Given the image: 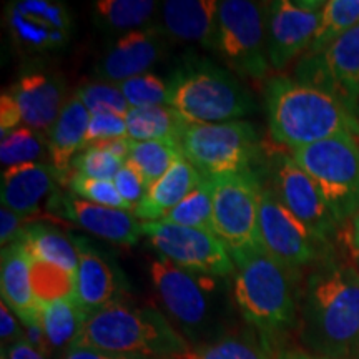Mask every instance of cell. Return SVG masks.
<instances>
[{"label":"cell","mask_w":359,"mask_h":359,"mask_svg":"<svg viewBox=\"0 0 359 359\" xmlns=\"http://www.w3.org/2000/svg\"><path fill=\"white\" fill-rule=\"evenodd\" d=\"M304 351L327 359H359V271L325 263L309 273L298 304Z\"/></svg>","instance_id":"obj_1"},{"label":"cell","mask_w":359,"mask_h":359,"mask_svg":"<svg viewBox=\"0 0 359 359\" xmlns=\"http://www.w3.org/2000/svg\"><path fill=\"white\" fill-rule=\"evenodd\" d=\"M150 276L165 309L187 341L201 346L231 334L235 298L233 288H228V278L190 271L163 258L151 262Z\"/></svg>","instance_id":"obj_2"},{"label":"cell","mask_w":359,"mask_h":359,"mask_svg":"<svg viewBox=\"0 0 359 359\" xmlns=\"http://www.w3.org/2000/svg\"><path fill=\"white\" fill-rule=\"evenodd\" d=\"M268 130L271 140L291 150L336 135L359 137V122L338 98L298 80L276 75L264 88Z\"/></svg>","instance_id":"obj_3"},{"label":"cell","mask_w":359,"mask_h":359,"mask_svg":"<svg viewBox=\"0 0 359 359\" xmlns=\"http://www.w3.org/2000/svg\"><path fill=\"white\" fill-rule=\"evenodd\" d=\"M72 348H92L138 359H175L191 349L154 306L114 303L90 313Z\"/></svg>","instance_id":"obj_4"},{"label":"cell","mask_w":359,"mask_h":359,"mask_svg":"<svg viewBox=\"0 0 359 359\" xmlns=\"http://www.w3.org/2000/svg\"><path fill=\"white\" fill-rule=\"evenodd\" d=\"M228 253L235 263L233 298L245 321L264 338L291 330L298 323V303L288 268L263 246Z\"/></svg>","instance_id":"obj_5"},{"label":"cell","mask_w":359,"mask_h":359,"mask_svg":"<svg viewBox=\"0 0 359 359\" xmlns=\"http://www.w3.org/2000/svg\"><path fill=\"white\" fill-rule=\"evenodd\" d=\"M170 107L190 123L233 122L255 110V100L230 72L203 60L190 58L173 72Z\"/></svg>","instance_id":"obj_6"},{"label":"cell","mask_w":359,"mask_h":359,"mask_svg":"<svg viewBox=\"0 0 359 359\" xmlns=\"http://www.w3.org/2000/svg\"><path fill=\"white\" fill-rule=\"evenodd\" d=\"M321 191L338 223L359 213V142L353 133L336 135L290 151Z\"/></svg>","instance_id":"obj_7"},{"label":"cell","mask_w":359,"mask_h":359,"mask_svg":"<svg viewBox=\"0 0 359 359\" xmlns=\"http://www.w3.org/2000/svg\"><path fill=\"white\" fill-rule=\"evenodd\" d=\"M178 148L205 178L253 172L262 142L255 127L243 120L223 123H187Z\"/></svg>","instance_id":"obj_8"},{"label":"cell","mask_w":359,"mask_h":359,"mask_svg":"<svg viewBox=\"0 0 359 359\" xmlns=\"http://www.w3.org/2000/svg\"><path fill=\"white\" fill-rule=\"evenodd\" d=\"M268 4L250 0L218 2L217 45L215 50L241 77H266L268 62Z\"/></svg>","instance_id":"obj_9"},{"label":"cell","mask_w":359,"mask_h":359,"mask_svg":"<svg viewBox=\"0 0 359 359\" xmlns=\"http://www.w3.org/2000/svg\"><path fill=\"white\" fill-rule=\"evenodd\" d=\"M213 180V231L228 251L259 248V196L263 185L255 172Z\"/></svg>","instance_id":"obj_10"},{"label":"cell","mask_w":359,"mask_h":359,"mask_svg":"<svg viewBox=\"0 0 359 359\" xmlns=\"http://www.w3.org/2000/svg\"><path fill=\"white\" fill-rule=\"evenodd\" d=\"M142 231L160 258L180 268L222 278L235 275L226 246L212 231L163 222L142 223Z\"/></svg>","instance_id":"obj_11"},{"label":"cell","mask_w":359,"mask_h":359,"mask_svg":"<svg viewBox=\"0 0 359 359\" xmlns=\"http://www.w3.org/2000/svg\"><path fill=\"white\" fill-rule=\"evenodd\" d=\"M293 79L331 93L354 115L359 100V25L323 52L302 57Z\"/></svg>","instance_id":"obj_12"},{"label":"cell","mask_w":359,"mask_h":359,"mask_svg":"<svg viewBox=\"0 0 359 359\" xmlns=\"http://www.w3.org/2000/svg\"><path fill=\"white\" fill-rule=\"evenodd\" d=\"M12 42L22 52H57L69 43L72 15L65 4L52 0H17L6 8Z\"/></svg>","instance_id":"obj_13"},{"label":"cell","mask_w":359,"mask_h":359,"mask_svg":"<svg viewBox=\"0 0 359 359\" xmlns=\"http://www.w3.org/2000/svg\"><path fill=\"white\" fill-rule=\"evenodd\" d=\"M259 235L263 248L288 269L311 264L323 245L269 187L259 196Z\"/></svg>","instance_id":"obj_14"},{"label":"cell","mask_w":359,"mask_h":359,"mask_svg":"<svg viewBox=\"0 0 359 359\" xmlns=\"http://www.w3.org/2000/svg\"><path fill=\"white\" fill-rule=\"evenodd\" d=\"M325 2L320 0H280L268 2V62L283 70L296 57L304 55L321 20Z\"/></svg>","instance_id":"obj_15"},{"label":"cell","mask_w":359,"mask_h":359,"mask_svg":"<svg viewBox=\"0 0 359 359\" xmlns=\"http://www.w3.org/2000/svg\"><path fill=\"white\" fill-rule=\"evenodd\" d=\"M271 190L281 203L325 245L338 222L308 173L296 163L291 154H278L271 161Z\"/></svg>","instance_id":"obj_16"},{"label":"cell","mask_w":359,"mask_h":359,"mask_svg":"<svg viewBox=\"0 0 359 359\" xmlns=\"http://www.w3.org/2000/svg\"><path fill=\"white\" fill-rule=\"evenodd\" d=\"M48 212L57 217H64L77 226L83 228L92 235L100 236L110 243L133 246L138 243L142 231V223H138L133 213L125 210L109 208L92 201L82 200L75 195H55L48 200Z\"/></svg>","instance_id":"obj_17"},{"label":"cell","mask_w":359,"mask_h":359,"mask_svg":"<svg viewBox=\"0 0 359 359\" xmlns=\"http://www.w3.org/2000/svg\"><path fill=\"white\" fill-rule=\"evenodd\" d=\"M163 29L154 25L123 34L97 62V80L120 85L125 80L148 74L163 53Z\"/></svg>","instance_id":"obj_18"},{"label":"cell","mask_w":359,"mask_h":359,"mask_svg":"<svg viewBox=\"0 0 359 359\" xmlns=\"http://www.w3.org/2000/svg\"><path fill=\"white\" fill-rule=\"evenodd\" d=\"M79 250V268L75 275L74 299L85 313L122 302L128 283L122 269L100 251L75 238Z\"/></svg>","instance_id":"obj_19"},{"label":"cell","mask_w":359,"mask_h":359,"mask_svg":"<svg viewBox=\"0 0 359 359\" xmlns=\"http://www.w3.org/2000/svg\"><path fill=\"white\" fill-rule=\"evenodd\" d=\"M17 109L22 127L48 133L65 107L67 88L60 75L47 72H29L8 90Z\"/></svg>","instance_id":"obj_20"},{"label":"cell","mask_w":359,"mask_h":359,"mask_svg":"<svg viewBox=\"0 0 359 359\" xmlns=\"http://www.w3.org/2000/svg\"><path fill=\"white\" fill-rule=\"evenodd\" d=\"M57 182L60 180L52 165L27 163L6 168L0 183L2 205L29 219L39 218L43 200L57 193Z\"/></svg>","instance_id":"obj_21"},{"label":"cell","mask_w":359,"mask_h":359,"mask_svg":"<svg viewBox=\"0 0 359 359\" xmlns=\"http://www.w3.org/2000/svg\"><path fill=\"white\" fill-rule=\"evenodd\" d=\"M90 118L92 115L85 109L77 93H74L69 97L55 123L47 133L50 165L64 185H69L70 178L74 177L72 167L75 158L87 148L85 137H87Z\"/></svg>","instance_id":"obj_22"},{"label":"cell","mask_w":359,"mask_h":359,"mask_svg":"<svg viewBox=\"0 0 359 359\" xmlns=\"http://www.w3.org/2000/svg\"><path fill=\"white\" fill-rule=\"evenodd\" d=\"M0 286L2 302L17 314L22 325L40 323V303L32 285V258L19 240L2 248Z\"/></svg>","instance_id":"obj_23"},{"label":"cell","mask_w":359,"mask_h":359,"mask_svg":"<svg viewBox=\"0 0 359 359\" xmlns=\"http://www.w3.org/2000/svg\"><path fill=\"white\" fill-rule=\"evenodd\" d=\"M217 0H168L161 4V27L168 37L198 42L215 50L217 45Z\"/></svg>","instance_id":"obj_24"},{"label":"cell","mask_w":359,"mask_h":359,"mask_svg":"<svg viewBox=\"0 0 359 359\" xmlns=\"http://www.w3.org/2000/svg\"><path fill=\"white\" fill-rule=\"evenodd\" d=\"M203 182V175L187 158H178L158 182L148 188L133 215L143 223L160 222Z\"/></svg>","instance_id":"obj_25"},{"label":"cell","mask_w":359,"mask_h":359,"mask_svg":"<svg viewBox=\"0 0 359 359\" xmlns=\"http://www.w3.org/2000/svg\"><path fill=\"white\" fill-rule=\"evenodd\" d=\"M19 241L34 262L57 264L77 275L79 250L74 236H67L47 224H27Z\"/></svg>","instance_id":"obj_26"},{"label":"cell","mask_w":359,"mask_h":359,"mask_svg":"<svg viewBox=\"0 0 359 359\" xmlns=\"http://www.w3.org/2000/svg\"><path fill=\"white\" fill-rule=\"evenodd\" d=\"M125 122L132 142H170L177 145L188 123L180 111L170 105L130 109Z\"/></svg>","instance_id":"obj_27"},{"label":"cell","mask_w":359,"mask_h":359,"mask_svg":"<svg viewBox=\"0 0 359 359\" xmlns=\"http://www.w3.org/2000/svg\"><path fill=\"white\" fill-rule=\"evenodd\" d=\"M87 316L74 298L40 304V325L52 354L58 351L65 354L74 346Z\"/></svg>","instance_id":"obj_28"},{"label":"cell","mask_w":359,"mask_h":359,"mask_svg":"<svg viewBox=\"0 0 359 359\" xmlns=\"http://www.w3.org/2000/svg\"><path fill=\"white\" fill-rule=\"evenodd\" d=\"M158 4L151 0H97L92 6L93 20L109 32H133L145 29Z\"/></svg>","instance_id":"obj_29"},{"label":"cell","mask_w":359,"mask_h":359,"mask_svg":"<svg viewBox=\"0 0 359 359\" xmlns=\"http://www.w3.org/2000/svg\"><path fill=\"white\" fill-rule=\"evenodd\" d=\"M358 25L359 0H326L323 6L320 25H318L313 42L304 55H314V53L323 52Z\"/></svg>","instance_id":"obj_30"},{"label":"cell","mask_w":359,"mask_h":359,"mask_svg":"<svg viewBox=\"0 0 359 359\" xmlns=\"http://www.w3.org/2000/svg\"><path fill=\"white\" fill-rule=\"evenodd\" d=\"M175 359H275L266 338L258 339L253 334H228L213 343L191 346Z\"/></svg>","instance_id":"obj_31"},{"label":"cell","mask_w":359,"mask_h":359,"mask_svg":"<svg viewBox=\"0 0 359 359\" xmlns=\"http://www.w3.org/2000/svg\"><path fill=\"white\" fill-rule=\"evenodd\" d=\"M183 155L177 143L132 142L130 143V155L127 161H130L142 173L147 187L150 188Z\"/></svg>","instance_id":"obj_32"},{"label":"cell","mask_w":359,"mask_h":359,"mask_svg":"<svg viewBox=\"0 0 359 359\" xmlns=\"http://www.w3.org/2000/svg\"><path fill=\"white\" fill-rule=\"evenodd\" d=\"M163 223L213 231V180L205 178L185 200L173 208Z\"/></svg>","instance_id":"obj_33"},{"label":"cell","mask_w":359,"mask_h":359,"mask_svg":"<svg viewBox=\"0 0 359 359\" xmlns=\"http://www.w3.org/2000/svg\"><path fill=\"white\" fill-rule=\"evenodd\" d=\"M48 154V142L45 133L29 127H19L4 135L0 143V163L4 170L27 163H42L43 155Z\"/></svg>","instance_id":"obj_34"},{"label":"cell","mask_w":359,"mask_h":359,"mask_svg":"<svg viewBox=\"0 0 359 359\" xmlns=\"http://www.w3.org/2000/svg\"><path fill=\"white\" fill-rule=\"evenodd\" d=\"M90 115H118L127 116L130 105L118 85L103 80H87L75 90Z\"/></svg>","instance_id":"obj_35"},{"label":"cell","mask_w":359,"mask_h":359,"mask_svg":"<svg viewBox=\"0 0 359 359\" xmlns=\"http://www.w3.org/2000/svg\"><path fill=\"white\" fill-rule=\"evenodd\" d=\"M32 285L40 304L74 298L75 275L57 264L32 259Z\"/></svg>","instance_id":"obj_36"},{"label":"cell","mask_w":359,"mask_h":359,"mask_svg":"<svg viewBox=\"0 0 359 359\" xmlns=\"http://www.w3.org/2000/svg\"><path fill=\"white\" fill-rule=\"evenodd\" d=\"M130 109L170 105V85L158 75L143 74L118 85Z\"/></svg>","instance_id":"obj_37"},{"label":"cell","mask_w":359,"mask_h":359,"mask_svg":"<svg viewBox=\"0 0 359 359\" xmlns=\"http://www.w3.org/2000/svg\"><path fill=\"white\" fill-rule=\"evenodd\" d=\"M72 195L79 196V198L92 201V203L109 206V208L125 210V212L132 213L127 201L122 198L118 190H116L115 183L109 180H95L87 178L82 175H74L69 182Z\"/></svg>","instance_id":"obj_38"},{"label":"cell","mask_w":359,"mask_h":359,"mask_svg":"<svg viewBox=\"0 0 359 359\" xmlns=\"http://www.w3.org/2000/svg\"><path fill=\"white\" fill-rule=\"evenodd\" d=\"M125 161L118 156H115L110 151L103 150L102 147L90 145L79 154L77 158L74 161L75 168L74 175H82L87 178H95V180H109L114 182L116 173L122 170Z\"/></svg>","instance_id":"obj_39"},{"label":"cell","mask_w":359,"mask_h":359,"mask_svg":"<svg viewBox=\"0 0 359 359\" xmlns=\"http://www.w3.org/2000/svg\"><path fill=\"white\" fill-rule=\"evenodd\" d=\"M118 138H128V130L127 122H125V116L118 115H92L88 123L87 137V147L90 145H98V143L110 142V140H118Z\"/></svg>","instance_id":"obj_40"},{"label":"cell","mask_w":359,"mask_h":359,"mask_svg":"<svg viewBox=\"0 0 359 359\" xmlns=\"http://www.w3.org/2000/svg\"><path fill=\"white\" fill-rule=\"evenodd\" d=\"M114 183L116 190H118L120 195H122V198L127 201V205L130 206V210H132L133 213L135 208L140 205V201L145 198L148 191V187L145 180L142 177V173L138 172L130 161H125L122 170H120V172L116 173V177L114 178Z\"/></svg>","instance_id":"obj_41"},{"label":"cell","mask_w":359,"mask_h":359,"mask_svg":"<svg viewBox=\"0 0 359 359\" xmlns=\"http://www.w3.org/2000/svg\"><path fill=\"white\" fill-rule=\"evenodd\" d=\"M29 222V218L22 217V215L2 205V208H0V246L7 248L13 241L19 240L22 231L25 230V223Z\"/></svg>","instance_id":"obj_42"},{"label":"cell","mask_w":359,"mask_h":359,"mask_svg":"<svg viewBox=\"0 0 359 359\" xmlns=\"http://www.w3.org/2000/svg\"><path fill=\"white\" fill-rule=\"evenodd\" d=\"M17 314L8 308L6 302L0 303V339H2V346H11L13 343L25 339L24 327L17 321Z\"/></svg>","instance_id":"obj_43"},{"label":"cell","mask_w":359,"mask_h":359,"mask_svg":"<svg viewBox=\"0 0 359 359\" xmlns=\"http://www.w3.org/2000/svg\"><path fill=\"white\" fill-rule=\"evenodd\" d=\"M22 127V118L19 114V109H17L15 102L11 93L4 92L2 97H0V133L7 135L11 133L12 130Z\"/></svg>","instance_id":"obj_44"},{"label":"cell","mask_w":359,"mask_h":359,"mask_svg":"<svg viewBox=\"0 0 359 359\" xmlns=\"http://www.w3.org/2000/svg\"><path fill=\"white\" fill-rule=\"evenodd\" d=\"M2 353L6 354L7 359H47V356H43L42 353L37 351L25 339L19 341V343H13L7 348H2Z\"/></svg>","instance_id":"obj_45"},{"label":"cell","mask_w":359,"mask_h":359,"mask_svg":"<svg viewBox=\"0 0 359 359\" xmlns=\"http://www.w3.org/2000/svg\"><path fill=\"white\" fill-rule=\"evenodd\" d=\"M62 359H138L130 356H120V354H111L105 351H98L92 348H70Z\"/></svg>","instance_id":"obj_46"},{"label":"cell","mask_w":359,"mask_h":359,"mask_svg":"<svg viewBox=\"0 0 359 359\" xmlns=\"http://www.w3.org/2000/svg\"><path fill=\"white\" fill-rule=\"evenodd\" d=\"M275 359H327L316 356V354H311L304 349H285V351H280L275 354Z\"/></svg>","instance_id":"obj_47"},{"label":"cell","mask_w":359,"mask_h":359,"mask_svg":"<svg viewBox=\"0 0 359 359\" xmlns=\"http://www.w3.org/2000/svg\"><path fill=\"white\" fill-rule=\"evenodd\" d=\"M353 245L359 251V213L353 218Z\"/></svg>","instance_id":"obj_48"},{"label":"cell","mask_w":359,"mask_h":359,"mask_svg":"<svg viewBox=\"0 0 359 359\" xmlns=\"http://www.w3.org/2000/svg\"><path fill=\"white\" fill-rule=\"evenodd\" d=\"M354 116H356V120L359 122V100H358V105H356V110H354Z\"/></svg>","instance_id":"obj_49"}]
</instances>
